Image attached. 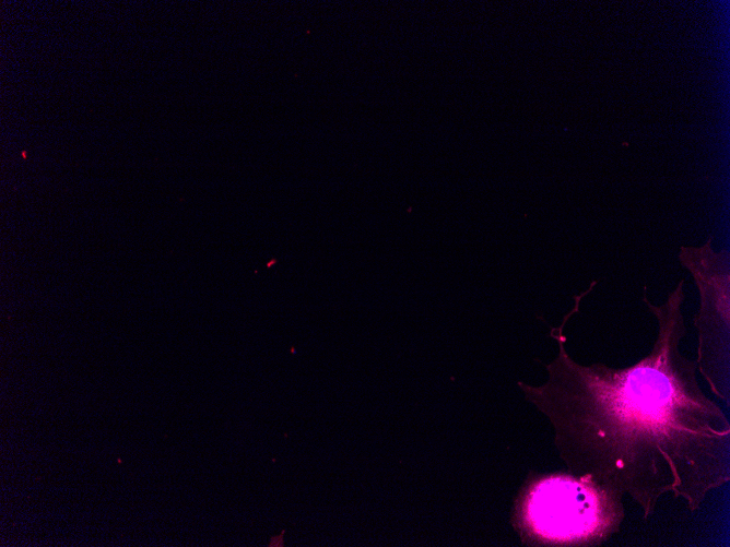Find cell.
<instances>
[{"label":"cell","instance_id":"cell-1","mask_svg":"<svg viewBox=\"0 0 730 547\" xmlns=\"http://www.w3.org/2000/svg\"><path fill=\"white\" fill-rule=\"evenodd\" d=\"M683 286L681 280L661 306L644 298L659 332L651 352L635 365H579L565 350L560 328V354L546 366L548 382L519 383L538 405L572 414L575 439L584 445L581 480L610 492L625 489L644 507L650 497L673 490L664 471L675 494L692 500L682 477L691 486L685 472L697 475L699 453L707 456L716 442L723 443L717 437L729 436V428H715L727 421L698 385L697 361L679 349L685 334Z\"/></svg>","mask_w":730,"mask_h":547},{"label":"cell","instance_id":"cell-2","mask_svg":"<svg viewBox=\"0 0 730 547\" xmlns=\"http://www.w3.org/2000/svg\"><path fill=\"white\" fill-rule=\"evenodd\" d=\"M591 484L551 477L537 484L526 502L532 531L546 539L573 542L602 534L610 525V499Z\"/></svg>","mask_w":730,"mask_h":547},{"label":"cell","instance_id":"cell-3","mask_svg":"<svg viewBox=\"0 0 730 547\" xmlns=\"http://www.w3.org/2000/svg\"><path fill=\"white\" fill-rule=\"evenodd\" d=\"M679 260L692 275L699 294L700 307L696 317L699 330V368L714 352L728 347L729 330V254L716 252L711 238L700 247H681Z\"/></svg>","mask_w":730,"mask_h":547},{"label":"cell","instance_id":"cell-4","mask_svg":"<svg viewBox=\"0 0 730 547\" xmlns=\"http://www.w3.org/2000/svg\"><path fill=\"white\" fill-rule=\"evenodd\" d=\"M269 546H283V536L282 535L273 536L270 540Z\"/></svg>","mask_w":730,"mask_h":547}]
</instances>
